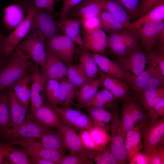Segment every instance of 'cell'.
Listing matches in <instances>:
<instances>
[{
  "mask_svg": "<svg viewBox=\"0 0 164 164\" xmlns=\"http://www.w3.org/2000/svg\"><path fill=\"white\" fill-rule=\"evenodd\" d=\"M0 152L9 164H30L29 155L24 151L0 142Z\"/></svg>",
  "mask_w": 164,
  "mask_h": 164,
  "instance_id": "31",
  "label": "cell"
},
{
  "mask_svg": "<svg viewBox=\"0 0 164 164\" xmlns=\"http://www.w3.org/2000/svg\"><path fill=\"white\" fill-rule=\"evenodd\" d=\"M148 63L156 67L164 76V53H158L152 50L146 52Z\"/></svg>",
  "mask_w": 164,
  "mask_h": 164,
  "instance_id": "45",
  "label": "cell"
},
{
  "mask_svg": "<svg viewBox=\"0 0 164 164\" xmlns=\"http://www.w3.org/2000/svg\"><path fill=\"white\" fill-rule=\"evenodd\" d=\"M119 114L117 110L112 114L109 126L111 135L109 147L118 164H126L128 162L124 146L125 138Z\"/></svg>",
  "mask_w": 164,
  "mask_h": 164,
  "instance_id": "7",
  "label": "cell"
},
{
  "mask_svg": "<svg viewBox=\"0 0 164 164\" xmlns=\"http://www.w3.org/2000/svg\"><path fill=\"white\" fill-rule=\"evenodd\" d=\"M84 0H56L63 3V5L60 12L61 19L67 18L70 10L73 7L79 4Z\"/></svg>",
  "mask_w": 164,
  "mask_h": 164,
  "instance_id": "51",
  "label": "cell"
},
{
  "mask_svg": "<svg viewBox=\"0 0 164 164\" xmlns=\"http://www.w3.org/2000/svg\"><path fill=\"white\" fill-rule=\"evenodd\" d=\"M117 63L125 72L135 77L146 68L147 53L138 46L126 55L119 57Z\"/></svg>",
  "mask_w": 164,
  "mask_h": 164,
  "instance_id": "14",
  "label": "cell"
},
{
  "mask_svg": "<svg viewBox=\"0 0 164 164\" xmlns=\"http://www.w3.org/2000/svg\"><path fill=\"white\" fill-rule=\"evenodd\" d=\"M9 96L11 127L10 129L8 130H13L24 122L28 114V111L10 88Z\"/></svg>",
  "mask_w": 164,
  "mask_h": 164,
  "instance_id": "26",
  "label": "cell"
},
{
  "mask_svg": "<svg viewBox=\"0 0 164 164\" xmlns=\"http://www.w3.org/2000/svg\"><path fill=\"white\" fill-rule=\"evenodd\" d=\"M98 17L101 26L106 30L112 32V33L118 32L126 28L121 21L104 10L101 11Z\"/></svg>",
  "mask_w": 164,
  "mask_h": 164,
  "instance_id": "41",
  "label": "cell"
},
{
  "mask_svg": "<svg viewBox=\"0 0 164 164\" xmlns=\"http://www.w3.org/2000/svg\"><path fill=\"white\" fill-rule=\"evenodd\" d=\"M11 144L18 145L29 156L39 157L53 164H60L64 156L63 152L44 148L38 144L34 138L19 139L12 141Z\"/></svg>",
  "mask_w": 164,
  "mask_h": 164,
  "instance_id": "12",
  "label": "cell"
},
{
  "mask_svg": "<svg viewBox=\"0 0 164 164\" xmlns=\"http://www.w3.org/2000/svg\"><path fill=\"white\" fill-rule=\"evenodd\" d=\"M39 66L35 63L31 72L30 101L31 114L43 104L42 94L45 95L44 87L46 80L40 71Z\"/></svg>",
  "mask_w": 164,
  "mask_h": 164,
  "instance_id": "17",
  "label": "cell"
},
{
  "mask_svg": "<svg viewBox=\"0 0 164 164\" xmlns=\"http://www.w3.org/2000/svg\"><path fill=\"white\" fill-rule=\"evenodd\" d=\"M164 0H140L135 15L138 19L146 14Z\"/></svg>",
  "mask_w": 164,
  "mask_h": 164,
  "instance_id": "46",
  "label": "cell"
},
{
  "mask_svg": "<svg viewBox=\"0 0 164 164\" xmlns=\"http://www.w3.org/2000/svg\"><path fill=\"white\" fill-rule=\"evenodd\" d=\"M95 151L87 149L64 155L60 164H90L93 163V157Z\"/></svg>",
  "mask_w": 164,
  "mask_h": 164,
  "instance_id": "39",
  "label": "cell"
},
{
  "mask_svg": "<svg viewBox=\"0 0 164 164\" xmlns=\"http://www.w3.org/2000/svg\"><path fill=\"white\" fill-rule=\"evenodd\" d=\"M79 64L89 80L97 78L100 70L89 51H83L79 58Z\"/></svg>",
  "mask_w": 164,
  "mask_h": 164,
  "instance_id": "38",
  "label": "cell"
},
{
  "mask_svg": "<svg viewBox=\"0 0 164 164\" xmlns=\"http://www.w3.org/2000/svg\"><path fill=\"white\" fill-rule=\"evenodd\" d=\"M9 164L7 160L5 159L3 154L0 152V164Z\"/></svg>",
  "mask_w": 164,
  "mask_h": 164,
  "instance_id": "59",
  "label": "cell"
},
{
  "mask_svg": "<svg viewBox=\"0 0 164 164\" xmlns=\"http://www.w3.org/2000/svg\"><path fill=\"white\" fill-rule=\"evenodd\" d=\"M19 4L26 10L27 15L23 21L5 37V52L8 56H11L31 29L34 4L32 0H20Z\"/></svg>",
  "mask_w": 164,
  "mask_h": 164,
  "instance_id": "4",
  "label": "cell"
},
{
  "mask_svg": "<svg viewBox=\"0 0 164 164\" xmlns=\"http://www.w3.org/2000/svg\"><path fill=\"white\" fill-rule=\"evenodd\" d=\"M108 0H84L73 8L67 17L81 20L98 17Z\"/></svg>",
  "mask_w": 164,
  "mask_h": 164,
  "instance_id": "19",
  "label": "cell"
},
{
  "mask_svg": "<svg viewBox=\"0 0 164 164\" xmlns=\"http://www.w3.org/2000/svg\"><path fill=\"white\" fill-rule=\"evenodd\" d=\"M147 155L149 158V164H163L157 147Z\"/></svg>",
  "mask_w": 164,
  "mask_h": 164,
  "instance_id": "56",
  "label": "cell"
},
{
  "mask_svg": "<svg viewBox=\"0 0 164 164\" xmlns=\"http://www.w3.org/2000/svg\"><path fill=\"white\" fill-rule=\"evenodd\" d=\"M104 10L121 21L127 28L131 23V18L125 9L116 0H108L104 8Z\"/></svg>",
  "mask_w": 164,
  "mask_h": 164,
  "instance_id": "36",
  "label": "cell"
},
{
  "mask_svg": "<svg viewBox=\"0 0 164 164\" xmlns=\"http://www.w3.org/2000/svg\"><path fill=\"white\" fill-rule=\"evenodd\" d=\"M99 77L90 80L78 90L76 98L78 106L91 100L98 91L100 86L102 85L103 78L98 73Z\"/></svg>",
  "mask_w": 164,
  "mask_h": 164,
  "instance_id": "30",
  "label": "cell"
},
{
  "mask_svg": "<svg viewBox=\"0 0 164 164\" xmlns=\"http://www.w3.org/2000/svg\"><path fill=\"white\" fill-rule=\"evenodd\" d=\"M31 72L28 73L9 88L28 111L30 101Z\"/></svg>",
  "mask_w": 164,
  "mask_h": 164,
  "instance_id": "28",
  "label": "cell"
},
{
  "mask_svg": "<svg viewBox=\"0 0 164 164\" xmlns=\"http://www.w3.org/2000/svg\"><path fill=\"white\" fill-rule=\"evenodd\" d=\"M164 86V76L156 67L149 64L147 68L135 77L131 87L138 97L145 91Z\"/></svg>",
  "mask_w": 164,
  "mask_h": 164,
  "instance_id": "6",
  "label": "cell"
},
{
  "mask_svg": "<svg viewBox=\"0 0 164 164\" xmlns=\"http://www.w3.org/2000/svg\"><path fill=\"white\" fill-rule=\"evenodd\" d=\"M2 34L1 32H0V35Z\"/></svg>",
  "mask_w": 164,
  "mask_h": 164,
  "instance_id": "60",
  "label": "cell"
},
{
  "mask_svg": "<svg viewBox=\"0 0 164 164\" xmlns=\"http://www.w3.org/2000/svg\"><path fill=\"white\" fill-rule=\"evenodd\" d=\"M162 94H164V87H159L143 91L138 98L142 105L147 102Z\"/></svg>",
  "mask_w": 164,
  "mask_h": 164,
  "instance_id": "48",
  "label": "cell"
},
{
  "mask_svg": "<svg viewBox=\"0 0 164 164\" xmlns=\"http://www.w3.org/2000/svg\"><path fill=\"white\" fill-rule=\"evenodd\" d=\"M99 73L103 77L102 85L108 90L116 99L118 98L124 101L130 98L129 84L118 78L108 75L100 70Z\"/></svg>",
  "mask_w": 164,
  "mask_h": 164,
  "instance_id": "21",
  "label": "cell"
},
{
  "mask_svg": "<svg viewBox=\"0 0 164 164\" xmlns=\"http://www.w3.org/2000/svg\"><path fill=\"white\" fill-rule=\"evenodd\" d=\"M57 23L63 35L70 38L80 47L83 46V39L80 33V20L67 17L57 21Z\"/></svg>",
  "mask_w": 164,
  "mask_h": 164,
  "instance_id": "23",
  "label": "cell"
},
{
  "mask_svg": "<svg viewBox=\"0 0 164 164\" xmlns=\"http://www.w3.org/2000/svg\"><path fill=\"white\" fill-rule=\"evenodd\" d=\"M157 148L159 151L161 160L163 163L164 164V146L159 144L157 146Z\"/></svg>",
  "mask_w": 164,
  "mask_h": 164,
  "instance_id": "58",
  "label": "cell"
},
{
  "mask_svg": "<svg viewBox=\"0 0 164 164\" xmlns=\"http://www.w3.org/2000/svg\"><path fill=\"white\" fill-rule=\"evenodd\" d=\"M5 37L0 35V69L6 64L10 56H7L5 52Z\"/></svg>",
  "mask_w": 164,
  "mask_h": 164,
  "instance_id": "55",
  "label": "cell"
},
{
  "mask_svg": "<svg viewBox=\"0 0 164 164\" xmlns=\"http://www.w3.org/2000/svg\"><path fill=\"white\" fill-rule=\"evenodd\" d=\"M142 126L134 128L126 133L124 146L127 162L142 148L140 131Z\"/></svg>",
  "mask_w": 164,
  "mask_h": 164,
  "instance_id": "27",
  "label": "cell"
},
{
  "mask_svg": "<svg viewBox=\"0 0 164 164\" xmlns=\"http://www.w3.org/2000/svg\"><path fill=\"white\" fill-rule=\"evenodd\" d=\"M142 152L148 155L159 144L164 146V117L150 120L142 127Z\"/></svg>",
  "mask_w": 164,
  "mask_h": 164,
  "instance_id": "5",
  "label": "cell"
},
{
  "mask_svg": "<svg viewBox=\"0 0 164 164\" xmlns=\"http://www.w3.org/2000/svg\"><path fill=\"white\" fill-rule=\"evenodd\" d=\"M53 108L63 124L69 125L76 131L89 130L93 126L88 114L80 110L57 106Z\"/></svg>",
  "mask_w": 164,
  "mask_h": 164,
  "instance_id": "13",
  "label": "cell"
},
{
  "mask_svg": "<svg viewBox=\"0 0 164 164\" xmlns=\"http://www.w3.org/2000/svg\"><path fill=\"white\" fill-rule=\"evenodd\" d=\"M51 12L38 8L34 5L31 30H37L49 39L61 34L53 15Z\"/></svg>",
  "mask_w": 164,
  "mask_h": 164,
  "instance_id": "8",
  "label": "cell"
},
{
  "mask_svg": "<svg viewBox=\"0 0 164 164\" xmlns=\"http://www.w3.org/2000/svg\"><path fill=\"white\" fill-rule=\"evenodd\" d=\"M30 114L38 122L48 128L58 129L63 124L54 109L47 105L43 104L32 114Z\"/></svg>",
  "mask_w": 164,
  "mask_h": 164,
  "instance_id": "24",
  "label": "cell"
},
{
  "mask_svg": "<svg viewBox=\"0 0 164 164\" xmlns=\"http://www.w3.org/2000/svg\"><path fill=\"white\" fill-rule=\"evenodd\" d=\"M37 7L43 9L51 12L55 13L54 4L56 0H32Z\"/></svg>",
  "mask_w": 164,
  "mask_h": 164,
  "instance_id": "52",
  "label": "cell"
},
{
  "mask_svg": "<svg viewBox=\"0 0 164 164\" xmlns=\"http://www.w3.org/2000/svg\"><path fill=\"white\" fill-rule=\"evenodd\" d=\"M115 98L108 90L104 89L98 91L88 102L78 106L79 108L91 107L117 108Z\"/></svg>",
  "mask_w": 164,
  "mask_h": 164,
  "instance_id": "29",
  "label": "cell"
},
{
  "mask_svg": "<svg viewBox=\"0 0 164 164\" xmlns=\"http://www.w3.org/2000/svg\"><path fill=\"white\" fill-rule=\"evenodd\" d=\"M93 160L97 164H118L109 146L107 145L99 150L94 151Z\"/></svg>",
  "mask_w": 164,
  "mask_h": 164,
  "instance_id": "44",
  "label": "cell"
},
{
  "mask_svg": "<svg viewBox=\"0 0 164 164\" xmlns=\"http://www.w3.org/2000/svg\"><path fill=\"white\" fill-rule=\"evenodd\" d=\"M30 164H53L52 162L41 158L29 156Z\"/></svg>",
  "mask_w": 164,
  "mask_h": 164,
  "instance_id": "57",
  "label": "cell"
},
{
  "mask_svg": "<svg viewBox=\"0 0 164 164\" xmlns=\"http://www.w3.org/2000/svg\"><path fill=\"white\" fill-rule=\"evenodd\" d=\"M28 56L16 49L0 70V91L10 87L28 73L34 64Z\"/></svg>",
  "mask_w": 164,
  "mask_h": 164,
  "instance_id": "1",
  "label": "cell"
},
{
  "mask_svg": "<svg viewBox=\"0 0 164 164\" xmlns=\"http://www.w3.org/2000/svg\"><path fill=\"white\" fill-rule=\"evenodd\" d=\"M83 44L81 47L83 51L104 55L108 48V36L98 26L90 30H84Z\"/></svg>",
  "mask_w": 164,
  "mask_h": 164,
  "instance_id": "16",
  "label": "cell"
},
{
  "mask_svg": "<svg viewBox=\"0 0 164 164\" xmlns=\"http://www.w3.org/2000/svg\"><path fill=\"white\" fill-rule=\"evenodd\" d=\"M46 53V64L41 71L45 79L60 81L66 77L67 67L65 64L56 56L47 51Z\"/></svg>",
  "mask_w": 164,
  "mask_h": 164,
  "instance_id": "20",
  "label": "cell"
},
{
  "mask_svg": "<svg viewBox=\"0 0 164 164\" xmlns=\"http://www.w3.org/2000/svg\"><path fill=\"white\" fill-rule=\"evenodd\" d=\"M60 81L53 79L47 80L45 85L44 93L48 106L53 108L58 105Z\"/></svg>",
  "mask_w": 164,
  "mask_h": 164,
  "instance_id": "42",
  "label": "cell"
},
{
  "mask_svg": "<svg viewBox=\"0 0 164 164\" xmlns=\"http://www.w3.org/2000/svg\"><path fill=\"white\" fill-rule=\"evenodd\" d=\"M46 38L37 30H31L17 46V49L26 55L30 60L43 69L46 59L45 47Z\"/></svg>",
  "mask_w": 164,
  "mask_h": 164,
  "instance_id": "2",
  "label": "cell"
},
{
  "mask_svg": "<svg viewBox=\"0 0 164 164\" xmlns=\"http://www.w3.org/2000/svg\"><path fill=\"white\" fill-rule=\"evenodd\" d=\"M40 138V141L36 140L39 145L46 149L64 152L66 148L58 132L56 133L52 132L48 133Z\"/></svg>",
  "mask_w": 164,
  "mask_h": 164,
  "instance_id": "40",
  "label": "cell"
},
{
  "mask_svg": "<svg viewBox=\"0 0 164 164\" xmlns=\"http://www.w3.org/2000/svg\"><path fill=\"white\" fill-rule=\"evenodd\" d=\"M86 109L93 125L107 130V125L111 121L112 114L104 108L91 107Z\"/></svg>",
  "mask_w": 164,
  "mask_h": 164,
  "instance_id": "37",
  "label": "cell"
},
{
  "mask_svg": "<svg viewBox=\"0 0 164 164\" xmlns=\"http://www.w3.org/2000/svg\"><path fill=\"white\" fill-rule=\"evenodd\" d=\"M24 10L19 4H13L5 7L3 12V19L6 30H13L25 18Z\"/></svg>",
  "mask_w": 164,
  "mask_h": 164,
  "instance_id": "25",
  "label": "cell"
},
{
  "mask_svg": "<svg viewBox=\"0 0 164 164\" xmlns=\"http://www.w3.org/2000/svg\"><path fill=\"white\" fill-rule=\"evenodd\" d=\"M67 78L76 88L80 89L89 80L79 63H70L67 66Z\"/></svg>",
  "mask_w": 164,
  "mask_h": 164,
  "instance_id": "35",
  "label": "cell"
},
{
  "mask_svg": "<svg viewBox=\"0 0 164 164\" xmlns=\"http://www.w3.org/2000/svg\"><path fill=\"white\" fill-rule=\"evenodd\" d=\"M4 132L7 136L14 140L40 138L44 135L53 132L50 128L40 124L29 114L24 122L16 129L13 130H8Z\"/></svg>",
  "mask_w": 164,
  "mask_h": 164,
  "instance_id": "9",
  "label": "cell"
},
{
  "mask_svg": "<svg viewBox=\"0 0 164 164\" xmlns=\"http://www.w3.org/2000/svg\"><path fill=\"white\" fill-rule=\"evenodd\" d=\"M145 111L137 96L124 101L120 117L125 138L127 131L147 122Z\"/></svg>",
  "mask_w": 164,
  "mask_h": 164,
  "instance_id": "3",
  "label": "cell"
},
{
  "mask_svg": "<svg viewBox=\"0 0 164 164\" xmlns=\"http://www.w3.org/2000/svg\"><path fill=\"white\" fill-rule=\"evenodd\" d=\"M126 29L120 33H111L108 36V47L119 57L126 55L139 46L138 39Z\"/></svg>",
  "mask_w": 164,
  "mask_h": 164,
  "instance_id": "11",
  "label": "cell"
},
{
  "mask_svg": "<svg viewBox=\"0 0 164 164\" xmlns=\"http://www.w3.org/2000/svg\"><path fill=\"white\" fill-rule=\"evenodd\" d=\"M129 29L140 40L144 50L148 52L152 50L159 35L164 30V21L153 22L138 28Z\"/></svg>",
  "mask_w": 164,
  "mask_h": 164,
  "instance_id": "15",
  "label": "cell"
},
{
  "mask_svg": "<svg viewBox=\"0 0 164 164\" xmlns=\"http://www.w3.org/2000/svg\"><path fill=\"white\" fill-rule=\"evenodd\" d=\"M57 130L64 147L70 152H78L86 149L83 146L76 130L73 128L63 124Z\"/></svg>",
  "mask_w": 164,
  "mask_h": 164,
  "instance_id": "22",
  "label": "cell"
},
{
  "mask_svg": "<svg viewBox=\"0 0 164 164\" xmlns=\"http://www.w3.org/2000/svg\"><path fill=\"white\" fill-rule=\"evenodd\" d=\"M78 134L83 146L86 149L95 151L100 149L92 138L89 130H80Z\"/></svg>",
  "mask_w": 164,
  "mask_h": 164,
  "instance_id": "47",
  "label": "cell"
},
{
  "mask_svg": "<svg viewBox=\"0 0 164 164\" xmlns=\"http://www.w3.org/2000/svg\"><path fill=\"white\" fill-rule=\"evenodd\" d=\"M89 131L92 138L100 149L107 145L110 141V136L107 130L104 128L93 125Z\"/></svg>",
  "mask_w": 164,
  "mask_h": 164,
  "instance_id": "43",
  "label": "cell"
},
{
  "mask_svg": "<svg viewBox=\"0 0 164 164\" xmlns=\"http://www.w3.org/2000/svg\"><path fill=\"white\" fill-rule=\"evenodd\" d=\"M125 9L131 18H135L138 6L140 0H116Z\"/></svg>",
  "mask_w": 164,
  "mask_h": 164,
  "instance_id": "50",
  "label": "cell"
},
{
  "mask_svg": "<svg viewBox=\"0 0 164 164\" xmlns=\"http://www.w3.org/2000/svg\"><path fill=\"white\" fill-rule=\"evenodd\" d=\"M9 87L0 91V128L3 132L11 127Z\"/></svg>",
  "mask_w": 164,
  "mask_h": 164,
  "instance_id": "34",
  "label": "cell"
},
{
  "mask_svg": "<svg viewBox=\"0 0 164 164\" xmlns=\"http://www.w3.org/2000/svg\"><path fill=\"white\" fill-rule=\"evenodd\" d=\"M128 162L129 164H149V159L147 155L139 151Z\"/></svg>",
  "mask_w": 164,
  "mask_h": 164,
  "instance_id": "54",
  "label": "cell"
},
{
  "mask_svg": "<svg viewBox=\"0 0 164 164\" xmlns=\"http://www.w3.org/2000/svg\"><path fill=\"white\" fill-rule=\"evenodd\" d=\"M164 20V0L136 21L131 23L127 28L128 29L137 28L150 22Z\"/></svg>",
  "mask_w": 164,
  "mask_h": 164,
  "instance_id": "33",
  "label": "cell"
},
{
  "mask_svg": "<svg viewBox=\"0 0 164 164\" xmlns=\"http://www.w3.org/2000/svg\"><path fill=\"white\" fill-rule=\"evenodd\" d=\"M148 111L146 117L150 120L164 117V98Z\"/></svg>",
  "mask_w": 164,
  "mask_h": 164,
  "instance_id": "49",
  "label": "cell"
},
{
  "mask_svg": "<svg viewBox=\"0 0 164 164\" xmlns=\"http://www.w3.org/2000/svg\"><path fill=\"white\" fill-rule=\"evenodd\" d=\"M60 81L58 105L62 107H70L76 97L78 91L66 77Z\"/></svg>",
  "mask_w": 164,
  "mask_h": 164,
  "instance_id": "32",
  "label": "cell"
},
{
  "mask_svg": "<svg viewBox=\"0 0 164 164\" xmlns=\"http://www.w3.org/2000/svg\"></svg>",
  "mask_w": 164,
  "mask_h": 164,
  "instance_id": "61",
  "label": "cell"
},
{
  "mask_svg": "<svg viewBox=\"0 0 164 164\" xmlns=\"http://www.w3.org/2000/svg\"><path fill=\"white\" fill-rule=\"evenodd\" d=\"M91 55L101 72L132 85L135 77L125 72L117 62L99 54L92 53Z\"/></svg>",
  "mask_w": 164,
  "mask_h": 164,
  "instance_id": "18",
  "label": "cell"
},
{
  "mask_svg": "<svg viewBox=\"0 0 164 164\" xmlns=\"http://www.w3.org/2000/svg\"><path fill=\"white\" fill-rule=\"evenodd\" d=\"M74 43L64 35H60L49 39H46V51L56 56L67 65L72 63L75 52Z\"/></svg>",
  "mask_w": 164,
  "mask_h": 164,
  "instance_id": "10",
  "label": "cell"
},
{
  "mask_svg": "<svg viewBox=\"0 0 164 164\" xmlns=\"http://www.w3.org/2000/svg\"><path fill=\"white\" fill-rule=\"evenodd\" d=\"M80 20L84 30H90L101 26L100 20L98 17L85 18Z\"/></svg>",
  "mask_w": 164,
  "mask_h": 164,
  "instance_id": "53",
  "label": "cell"
}]
</instances>
